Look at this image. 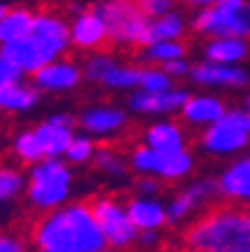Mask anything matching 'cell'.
<instances>
[{"instance_id": "6da1fadb", "label": "cell", "mask_w": 250, "mask_h": 252, "mask_svg": "<svg viewBox=\"0 0 250 252\" xmlns=\"http://www.w3.org/2000/svg\"><path fill=\"white\" fill-rule=\"evenodd\" d=\"M36 252H104L108 248L90 200H70L45 212L32 227Z\"/></svg>"}, {"instance_id": "7a4b0ae2", "label": "cell", "mask_w": 250, "mask_h": 252, "mask_svg": "<svg viewBox=\"0 0 250 252\" xmlns=\"http://www.w3.org/2000/svg\"><path fill=\"white\" fill-rule=\"evenodd\" d=\"M182 243L201 252H250V205L225 200L208 207L187 223Z\"/></svg>"}, {"instance_id": "3957f363", "label": "cell", "mask_w": 250, "mask_h": 252, "mask_svg": "<svg viewBox=\"0 0 250 252\" xmlns=\"http://www.w3.org/2000/svg\"><path fill=\"white\" fill-rule=\"evenodd\" d=\"M74 183V167L66 158H43L27 169L25 200L38 214L59 210L72 200Z\"/></svg>"}, {"instance_id": "277c9868", "label": "cell", "mask_w": 250, "mask_h": 252, "mask_svg": "<svg viewBox=\"0 0 250 252\" xmlns=\"http://www.w3.org/2000/svg\"><path fill=\"white\" fill-rule=\"evenodd\" d=\"M198 149L210 158H239L250 149V110L246 106L228 108L219 122L198 131Z\"/></svg>"}, {"instance_id": "5b68a950", "label": "cell", "mask_w": 250, "mask_h": 252, "mask_svg": "<svg viewBox=\"0 0 250 252\" xmlns=\"http://www.w3.org/2000/svg\"><path fill=\"white\" fill-rule=\"evenodd\" d=\"M93 7L104 16L110 45L122 50H140L146 45L149 16L142 14L136 0H95Z\"/></svg>"}, {"instance_id": "8992f818", "label": "cell", "mask_w": 250, "mask_h": 252, "mask_svg": "<svg viewBox=\"0 0 250 252\" xmlns=\"http://www.w3.org/2000/svg\"><path fill=\"white\" fill-rule=\"evenodd\" d=\"M189 27L201 38H250V0H216L212 7L194 11Z\"/></svg>"}, {"instance_id": "52a82bcc", "label": "cell", "mask_w": 250, "mask_h": 252, "mask_svg": "<svg viewBox=\"0 0 250 252\" xmlns=\"http://www.w3.org/2000/svg\"><path fill=\"white\" fill-rule=\"evenodd\" d=\"M129 164L136 176H156L165 185L185 183L196 171V156L189 149L162 153L138 142L129 151Z\"/></svg>"}, {"instance_id": "ba28073f", "label": "cell", "mask_w": 250, "mask_h": 252, "mask_svg": "<svg viewBox=\"0 0 250 252\" xmlns=\"http://www.w3.org/2000/svg\"><path fill=\"white\" fill-rule=\"evenodd\" d=\"M95 219L99 223V230L104 234L108 248L115 250H129L138 243L140 230L136 227L133 219L129 214L126 200L115 194H97L90 198Z\"/></svg>"}, {"instance_id": "9c48e42d", "label": "cell", "mask_w": 250, "mask_h": 252, "mask_svg": "<svg viewBox=\"0 0 250 252\" xmlns=\"http://www.w3.org/2000/svg\"><path fill=\"white\" fill-rule=\"evenodd\" d=\"M83 77L93 86H99L104 90L113 93H131L140 88V74L142 65L133 63H122L108 50H97V52L86 54L83 59Z\"/></svg>"}, {"instance_id": "30bf717a", "label": "cell", "mask_w": 250, "mask_h": 252, "mask_svg": "<svg viewBox=\"0 0 250 252\" xmlns=\"http://www.w3.org/2000/svg\"><path fill=\"white\" fill-rule=\"evenodd\" d=\"M214 198H219V183L214 176H196L187 178V183L174 189L167 198L169 225L189 223L198 214H203Z\"/></svg>"}, {"instance_id": "8fae6325", "label": "cell", "mask_w": 250, "mask_h": 252, "mask_svg": "<svg viewBox=\"0 0 250 252\" xmlns=\"http://www.w3.org/2000/svg\"><path fill=\"white\" fill-rule=\"evenodd\" d=\"M131 126L129 108L113 101L83 106L77 113V128L93 135L97 142H113L122 137Z\"/></svg>"}, {"instance_id": "7c38bea8", "label": "cell", "mask_w": 250, "mask_h": 252, "mask_svg": "<svg viewBox=\"0 0 250 252\" xmlns=\"http://www.w3.org/2000/svg\"><path fill=\"white\" fill-rule=\"evenodd\" d=\"M189 93L192 90H187L185 86H178V84H174L172 88H167V90H158V93L136 88V90H131L129 97H126V108H129L131 115L146 117V120L174 117L180 113Z\"/></svg>"}, {"instance_id": "4fadbf2b", "label": "cell", "mask_w": 250, "mask_h": 252, "mask_svg": "<svg viewBox=\"0 0 250 252\" xmlns=\"http://www.w3.org/2000/svg\"><path fill=\"white\" fill-rule=\"evenodd\" d=\"M70 41H72V50L83 54L104 50L110 43V34L104 16L93 5L72 11V16H70Z\"/></svg>"}, {"instance_id": "5bb4252c", "label": "cell", "mask_w": 250, "mask_h": 252, "mask_svg": "<svg viewBox=\"0 0 250 252\" xmlns=\"http://www.w3.org/2000/svg\"><path fill=\"white\" fill-rule=\"evenodd\" d=\"M86 81L83 65L77 59L59 57L43 65L38 72L32 74V84L36 86L43 94H68L81 88Z\"/></svg>"}, {"instance_id": "9a60e30c", "label": "cell", "mask_w": 250, "mask_h": 252, "mask_svg": "<svg viewBox=\"0 0 250 252\" xmlns=\"http://www.w3.org/2000/svg\"><path fill=\"white\" fill-rule=\"evenodd\" d=\"M189 81L205 90H246L250 86V72L244 65H230V63L201 61L192 63Z\"/></svg>"}, {"instance_id": "2e32d148", "label": "cell", "mask_w": 250, "mask_h": 252, "mask_svg": "<svg viewBox=\"0 0 250 252\" xmlns=\"http://www.w3.org/2000/svg\"><path fill=\"white\" fill-rule=\"evenodd\" d=\"M228 101L221 94L214 93H189V97L185 99L180 113V122L187 128L194 131H203L208 126H212L214 122H219L221 117L228 113Z\"/></svg>"}, {"instance_id": "e0dca14e", "label": "cell", "mask_w": 250, "mask_h": 252, "mask_svg": "<svg viewBox=\"0 0 250 252\" xmlns=\"http://www.w3.org/2000/svg\"><path fill=\"white\" fill-rule=\"evenodd\" d=\"M140 142L162 153L189 149L187 126L174 117H156L140 131Z\"/></svg>"}, {"instance_id": "ac0fdd59", "label": "cell", "mask_w": 250, "mask_h": 252, "mask_svg": "<svg viewBox=\"0 0 250 252\" xmlns=\"http://www.w3.org/2000/svg\"><path fill=\"white\" fill-rule=\"evenodd\" d=\"M0 52L7 54L11 61L27 74L32 77L34 72L47 65L50 61L59 59V54L54 52L52 47L47 45L45 41H41L38 36L30 34V36L21 38V41H14V43H7V45H0Z\"/></svg>"}, {"instance_id": "d6986e66", "label": "cell", "mask_w": 250, "mask_h": 252, "mask_svg": "<svg viewBox=\"0 0 250 252\" xmlns=\"http://www.w3.org/2000/svg\"><path fill=\"white\" fill-rule=\"evenodd\" d=\"M32 34L38 36L41 41H45L59 57H66L68 50L72 47V41H70V18L63 16L61 11L54 9V7L36 9Z\"/></svg>"}, {"instance_id": "ffe728a7", "label": "cell", "mask_w": 250, "mask_h": 252, "mask_svg": "<svg viewBox=\"0 0 250 252\" xmlns=\"http://www.w3.org/2000/svg\"><path fill=\"white\" fill-rule=\"evenodd\" d=\"M219 198L237 205H250V153L232 158V162L216 176Z\"/></svg>"}, {"instance_id": "44dd1931", "label": "cell", "mask_w": 250, "mask_h": 252, "mask_svg": "<svg viewBox=\"0 0 250 252\" xmlns=\"http://www.w3.org/2000/svg\"><path fill=\"white\" fill-rule=\"evenodd\" d=\"M126 207L138 230H165L169 225L167 200L162 196L133 194L126 198Z\"/></svg>"}, {"instance_id": "7402d4cb", "label": "cell", "mask_w": 250, "mask_h": 252, "mask_svg": "<svg viewBox=\"0 0 250 252\" xmlns=\"http://www.w3.org/2000/svg\"><path fill=\"white\" fill-rule=\"evenodd\" d=\"M201 57L216 63L244 65L246 61H250V38H241V36L205 38V43L201 45Z\"/></svg>"}, {"instance_id": "603a6c76", "label": "cell", "mask_w": 250, "mask_h": 252, "mask_svg": "<svg viewBox=\"0 0 250 252\" xmlns=\"http://www.w3.org/2000/svg\"><path fill=\"white\" fill-rule=\"evenodd\" d=\"M32 128L36 133L38 147H41L45 158H63L70 140H72L74 133H77V126L59 124V122H52L50 117H45V120L38 122V124L32 126Z\"/></svg>"}, {"instance_id": "cb8c5ba5", "label": "cell", "mask_w": 250, "mask_h": 252, "mask_svg": "<svg viewBox=\"0 0 250 252\" xmlns=\"http://www.w3.org/2000/svg\"><path fill=\"white\" fill-rule=\"evenodd\" d=\"M41 90L34 84H27L25 79L18 84L2 86L0 88V113H16V115L32 113L41 104Z\"/></svg>"}, {"instance_id": "d4e9b609", "label": "cell", "mask_w": 250, "mask_h": 252, "mask_svg": "<svg viewBox=\"0 0 250 252\" xmlns=\"http://www.w3.org/2000/svg\"><path fill=\"white\" fill-rule=\"evenodd\" d=\"M93 169L106 180L120 183L131 173V164H129V153L120 151V149L110 144V142H102L95 151L93 158Z\"/></svg>"}, {"instance_id": "484cf974", "label": "cell", "mask_w": 250, "mask_h": 252, "mask_svg": "<svg viewBox=\"0 0 250 252\" xmlns=\"http://www.w3.org/2000/svg\"><path fill=\"white\" fill-rule=\"evenodd\" d=\"M34 16H36V9L27 5L7 7L5 16L0 18V45L30 36L34 30Z\"/></svg>"}, {"instance_id": "4316f807", "label": "cell", "mask_w": 250, "mask_h": 252, "mask_svg": "<svg viewBox=\"0 0 250 252\" xmlns=\"http://www.w3.org/2000/svg\"><path fill=\"white\" fill-rule=\"evenodd\" d=\"M189 27V18L182 11L174 9L165 16H158L149 21V30H146V45L153 41H176V38H185Z\"/></svg>"}, {"instance_id": "83f0119b", "label": "cell", "mask_w": 250, "mask_h": 252, "mask_svg": "<svg viewBox=\"0 0 250 252\" xmlns=\"http://www.w3.org/2000/svg\"><path fill=\"white\" fill-rule=\"evenodd\" d=\"M189 47L185 38H176V41H153L149 45L140 47V61L151 63V65H165V63L174 61V59L187 57Z\"/></svg>"}, {"instance_id": "f1b7e54d", "label": "cell", "mask_w": 250, "mask_h": 252, "mask_svg": "<svg viewBox=\"0 0 250 252\" xmlns=\"http://www.w3.org/2000/svg\"><path fill=\"white\" fill-rule=\"evenodd\" d=\"M27 171L9 162H0V207L11 205L25 196Z\"/></svg>"}, {"instance_id": "f546056e", "label": "cell", "mask_w": 250, "mask_h": 252, "mask_svg": "<svg viewBox=\"0 0 250 252\" xmlns=\"http://www.w3.org/2000/svg\"><path fill=\"white\" fill-rule=\"evenodd\" d=\"M9 149H11V156H14L21 164H27V167L45 158L41 151V147H38L34 128H21V131H16L14 135H11Z\"/></svg>"}, {"instance_id": "4dcf8cb0", "label": "cell", "mask_w": 250, "mask_h": 252, "mask_svg": "<svg viewBox=\"0 0 250 252\" xmlns=\"http://www.w3.org/2000/svg\"><path fill=\"white\" fill-rule=\"evenodd\" d=\"M97 147H99V142L95 140L93 135L79 131V133H74V137L70 140V144H68V149H66V153H63V158H66L72 167H86V164L93 162Z\"/></svg>"}, {"instance_id": "1f68e13d", "label": "cell", "mask_w": 250, "mask_h": 252, "mask_svg": "<svg viewBox=\"0 0 250 252\" xmlns=\"http://www.w3.org/2000/svg\"><path fill=\"white\" fill-rule=\"evenodd\" d=\"M176 84L162 65H151V63H142V74H140V88L149 90V93H158V90H167Z\"/></svg>"}, {"instance_id": "d6a6232c", "label": "cell", "mask_w": 250, "mask_h": 252, "mask_svg": "<svg viewBox=\"0 0 250 252\" xmlns=\"http://www.w3.org/2000/svg\"><path fill=\"white\" fill-rule=\"evenodd\" d=\"M131 189H133V194L140 196H162L165 183L156 176H136V180L131 183Z\"/></svg>"}, {"instance_id": "836d02e7", "label": "cell", "mask_w": 250, "mask_h": 252, "mask_svg": "<svg viewBox=\"0 0 250 252\" xmlns=\"http://www.w3.org/2000/svg\"><path fill=\"white\" fill-rule=\"evenodd\" d=\"M27 74L23 72L18 65H16L14 61H11L7 54L0 52V88L2 86H11V84H18V81H23Z\"/></svg>"}, {"instance_id": "e575fe53", "label": "cell", "mask_w": 250, "mask_h": 252, "mask_svg": "<svg viewBox=\"0 0 250 252\" xmlns=\"http://www.w3.org/2000/svg\"><path fill=\"white\" fill-rule=\"evenodd\" d=\"M138 7L142 9V14L149 16V18H158V16H165L169 11L176 9V5L180 0H136Z\"/></svg>"}, {"instance_id": "d590c367", "label": "cell", "mask_w": 250, "mask_h": 252, "mask_svg": "<svg viewBox=\"0 0 250 252\" xmlns=\"http://www.w3.org/2000/svg\"><path fill=\"white\" fill-rule=\"evenodd\" d=\"M0 252H30V246L21 234L0 230Z\"/></svg>"}, {"instance_id": "8d00e7d4", "label": "cell", "mask_w": 250, "mask_h": 252, "mask_svg": "<svg viewBox=\"0 0 250 252\" xmlns=\"http://www.w3.org/2000/svg\"><path fill=\"white\" fill-rule=\"evenodd\" d=\"M162 68L167 70V74L174 79V81H182V79H189V72H192V61L187 57H180V59H174V61L165 63Z\"/></svg>"}, {"instance_id": "74e56055", "label": "cell", "mask_w": 250, "mask_h": 252, "mask_svg": "<svg viewBox=\"0 0 250 252\" xmlns=\"http://www.w3.org/2000/svg\"><path fill=\"white\" fill-rule=\"evenodd\" d=\"M160 243H162V230H140L136 246L144 252H151V250H158Z\"/></svg>"}, {"instance_id": "f35d334b", "label": "cell", "mask_w": 250, "mask_h": 252, "mask_svg": "<svg viewBox=\"0 0 250 252\" xmlns=\"http://www.w3.org/2000/svg\"><path fill=\"white\" fill-rule=\"evenodd\" d=\"M216 0H180L182 7H187L192 11H198V9H205V7H212Z\"/></svg>"}, {"instance_id": "ab89813d", "label": "cell", "mask_w": 250, "mask_h": 252, "mask_svg": "<svg viewBox=\"0 0 250 252\" xmlns=\"http://www.w3.org/2000/svg\"><path fill=\"white\" fill-rule=\"evenodd\" d=\"M241 106H246V108L250 110V90H246V94H244V101H241Z\"/></svg>"}, {"instance_id": "60d3db41", "label": "cell", "mask_w": 250, "mask_h": 252, "mask_svg": "<svg viewBox=\"0 0 250 252\" xmlns=\"http://www.w3.org/2000/svg\"><path fill=\"white\" fill-rule=\"evenodd\" d=\"M104 252H133V248H129V250H115V248H106Z\"/></svg>"}, {"instance_id": "b9f144b4", "label": "cell", "mask_w": 250, "mask_h": 252, "mask_svg": "<svg viewBox=\"0 0 250 252\" xmlns=\"http://www.w3.org/2000/svg\"><path fill=\"white\" fill-rule=\"evenodd\" d=\"M5 11H7V5H5V2H0V18L5 16Z\"/></svg>"}, {"instance_id": "7bdbcfd3", "label": "cell", "mask_w": 250, "mask_h": 252, "mask_svg": "<svg viewBox=\"0 0 250 252\" xmlns=\"http://www.w3.org/2000/svg\"><path fill=\"white\" fill-rule=\"evenodd\" d=\"M182 252H201V250H189V248H185V250H182Z\"/></svg>"}, {"instance_id": "ee69618b", "label": "cell", "mask_w": 250, "mask_h": 252, "mask_svg": "<svg viewBox=\"0 0 250 252\" xmlns=\"http://www.w3.org/2000/svg\"><path fill=\"white\" fill-rule=\"evenodd\" d=\"M248 153H250V149H248Z\"/></svg>"}]
</instances>
